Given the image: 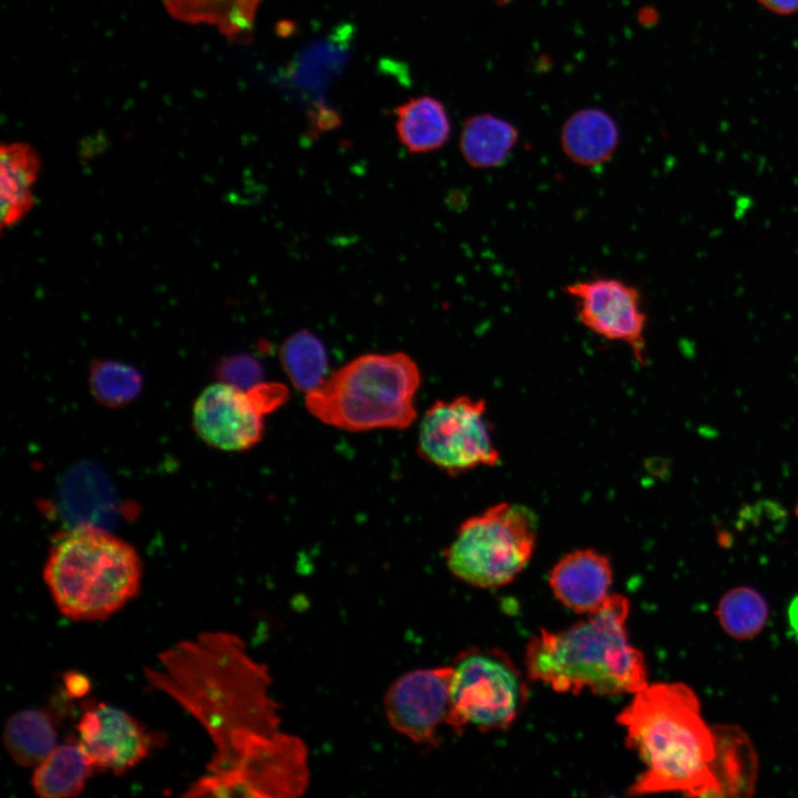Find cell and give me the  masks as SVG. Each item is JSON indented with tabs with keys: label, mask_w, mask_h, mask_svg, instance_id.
I'll return each mask as SVG.
<instances>
[{
	"label": "cell",
	"mask_w": 798,
	"mask_h": 798,
	"mask_svg": "<svg viewBox=\"0 0 798 798\" xmlns=\"http://www.w3.org/2000/svg\"><path fill=\"white\" fill-rule=\"evenodd\" d=\"M57 736L44 712L22 709L7 719L3 745L18 765L31 767L40 764L54 749Z\"/></svg>",
	"instance_id": "20"
},
{
	"label": "cell",
	"mask_w": 798,
	"mask_h": 798,
	"mask_svg": "<svg viewBox=\"0 0 798 798\" xmlns=\"http://www.w3.org/2000/svg\"><path fill=\"white\" fill-rule=\"evenodd\" d=\"M420 382L410 356L366 354L307 392L305 405L313 417L341 430L405 429L416 419Z\"/></svg>",
	"instance_id": "5"
},
{
	"label": "cell",
	"mask_w": 798,
	"mask_h": 798,
	"mask_svg": "<svg viewBox=\"0 0 798 798\" xmlns=\"http://www.w3.org/2000/svg\"><path fill=\"white\" fill-rule=\"evenodd\" d=\"M65 683L69 692L74 695H82L88 688V682L80 675H70Z\"/></svg>",
	"instance_id": "27"
},
{
	"label": "cell",
	"mask_w": 798,
	"mask_h": 798,
	"mask_svg": "<svg viewBox=\"0 0 798 798\" xmlns=\"http://www.w3.org/2000/svg\"><path fill=\"white\" fill-rule=\"evenodd\" d=\"M145 678L187 710L214 745L205 774L185 792L268 796L282 789L284 765L275 757V715L267 674L226 632H203L160 654Z\"/></svg>",
	"instance_id": "1"
},
{
	"label": "cell",
	"mask_w": 798,
	"mask_h": 798,
	"mask_svg": "<svg viewBox=\"0 0 798 798\" xmlns=\"http://www.w3.org/2000/svg\"><path fill=\"white\" fill-rule=\"evenodd\" d=\"M79 741L95 768L115 775L141 763L153 738L129 713L105 703L89 705L78 724Z\"/></svg>",
	"instance_id": "12"
},
{
	"label": "cell",
	"mask_w": 798,
	"mask_h": 798,
	"mask_svg": "<svg viewBox=\"0 0 798 798\" xmlns=\"http://www.w3.org/2000/svg\"><path fill=\"white\" fill-rule=\"evenodd\" d=\"M218 375L222 381L248 389L262 382L263 370L260 364L252 356L235 355L222 361Z\"/></svg>",
	"instance_id": "25"
},
{
	"label": "cell",
	"mask_w": 798,
	"mask_h": 798,
	"mask_svg": "<svg viewBox=\"0 0 798 798\" xmlns=\"http://www.w3.org/2000/svg\"><path fill=\"white\" fill-rule=\"evenodd\" d=\"M260 0H163L170 16L190 24L215 27L229 41L252 34Z\"/></svg>",
	"instance_id": "17"
},
{
	"label": "cell",
	"mask_w": 798,
	"mask_h": 798,
	"mask_svg": "<svg viewBox=\"0 0 798 798\" xmlns=\"http://www.w3.org/2000/svg\"><path fill=\"white\" fill-rule=\"evenodd\" d=\"M538 519L525 505L501 502L464 520L444 552L450 572L475 587L511 583L530 562Z\"/></svg>",
	"instance_id": "6"
},
{
	"label": "cell",
	"mask_w": 798,
	"mask_h": 798,
	"mask_svg": "<svg viewBox=\"0 0 798 798\" xmlns=\"http://www.w3.org/2000/svg\"><path fill=\"white\" fill-rule=\"evenodd\" d=\"M93 397L111 408L123 407L141 391L142 376L131 365L116 360H95L90 367Z\"/></svg>",
	"instance_id": "24"
},
{
	"label": "cell",
	"mask_w": 798,
	"mask_h": 798,
	"mask_svg": "<svg viewBox=\"0 0 798 798\" xmlns=\"http://www.w3.org/2000/svg\"><path fill=\"white\" fill-rule=\"evenodd\" d=\"M94 768L79 739H70L37 765L32 787L43 798L74 797L84 789Z\"/></svg>",
	"instance_id": "19"
},
{
	"label": "cell",
	"mask_w": 798,
	"mask_h": 798,
	"mask_svg": "<svg viewBox=\"0 0 798 798\" xmlns=\"http://www.w3.org/2000/svg\"><path fill=\"white\" fill-rule=\"evenodd\" d=\"M613 582L610 560L592 549L563 555L552 567L549 583L555 597L579 614H591L608 598Z\"/></svg>",
	"instance_id": "13"
},
{
	"label": "cell",
	"mask_w": 798,
	"mask_h": 798,
	"mask_svg": "<svg viewBox=\"0 0 798 798\" xmlns=\"http://www.w3.org/2000/svg\"><path fill=\"white\" fill-rule=\"evenodd\" d=\"M620 143L614 119L598 108H585L570 115L560 133L565 156L580 166H598L612 158Z\"/></svg>",
	"instance_id": "15"
},
{
	"label": "cell",
	"mask_w": 798,
	"mask_h": 798,
	"mask_svg": "<svg viewBox=\"0 0 798 798\" xmlns=\"http://www.w3.org/2000/svg\"><path fill=\"white\" fill-rule=\"evenodd\" d=\"M715 775L719 796H745L754 788L756 760L748 738L737 728H715Z\"/></svg>",
	"instance_id": "21"
},
{
	"label": "cell",
	"mask_w": 798,
	"mask_h": 798,
	"mask_svg": "<svg viewBox=\"0 0 798 798\" xmlns=\"http://www.w3.org/2000/svg\"><path fill=\"white\" fill-rule=\"evenodd\" d=\"M446 723L456 732L505 729L516 719L528 697L522 673L498 648L471 649L452 666Z\"/></svg>",
	"instance_id": "7"
},
{
	"label": "cell",
	"mask_w": 798,
	"mask_h": 798,
	"mask_svg": "<svg viewBox=\"0 0 798 798\" xmlns=\"http://www.w3.org/2000/svg\"><path fill=\"white\" fill-rule=\"evenodd\" d=\"M142 564L126 541L83 524L58 533L43 579L59 611L74 621H100L139 592Z\"/></svg>",
	"instance_id": "4"
},
{
	"label": "cell",
	"mask_w": 798,
	"mask_h": 798,
	"mask_svg": "<svg viewBox=\"0 0 798 798\" xmlns=\"http://www.w3.org/2000/svg\"><path fill=\"white\" fill-rule=\"evenodd\" d=\"M288 399L279 382H259L248 389L219 380L196 398L192 420L208 446L229 452L252 449L265 432L264 417Z\"/></svg>",
	"instance_id": "9"
},
{
	"label": "cell",
	"mask_w": 798,
	"mask_h": 798,
	"mask_svg": "<svg viewBox=\"0 0 798 798\" xmlns=\"http://www.w3.org/2000/svg\"><path fill=\"white\" fill-rule=\"evenodd\" d=\"M41 170V160L30 144L2 143L0 149L1 229L21 222L33 208V187Z\"/></svg>",
	"instance_id": "14"
},
{
	"label": "cell",
	"mask_w": 798,
	"mask_h": 798,
	"mask_svg": "<svg viewBox=\"0 0 798 798\" xmlns=\"http://www.w3.org/2000/svg\"><path fill=\"white\" fill-rule=\"evenodd\" d=\"M519 141L518 129L509 121L489 113L468 117L460 134V152L464 162L477 170L504 164Z\"/></svg>",
	"instance_id": "18"
},
{
	"label": "cell",
	"mask_w": 798,
	"mask_h": 798,
	"mask_svg": "<svg viewBox=\"0 0 798 798\" xmlns=\"http://www.w3.org/2000/svg\"><path fill=\"white\" fill-rule=\"evenodd\" d=\"M789 623L798 638V596L791 602L788 610Z\"/></svg>",
	"instance_id": "28"
},
{
	"label": "cell",
	"mask_w": 798,
	"mask_h": 798,
	"mask_svg": "<svg viewBox=\"0 0 798 798\" xmlns=\"http://www.w3.org/2000/svg\"><path fill=\"white\" fill-rule=\"evenodd\" d=\"M630 601L611 594L589 617L564 631L541 630L525 649L528 676L557 693H636L647 686L643 654L628 641Z\"/></svg>",
	"instance_id": "3"
},
{
	"label": "cell",
	"mask_w": 798,
	"mask_h": 798,
	"mask_svg": "<svg viewBox=\"0 0 798 798\" xmlns=\"http://www.w3.org/2000/svg\"><path fill=\"white\" fill-rule=\"evenodd\" d=\"M279 359L294 387L306 393L328 377L326 348L307 329H299L284 340L279 348Z\"/></svg>",
	"instance_id": "22"
},
{
	"label": "cell",
	"mask_w": 798,
	"mask_h": 798,
	"mask_svg": "<svg viewBox=\"0 0 798 798\" xmlns=\"http://www.w3.org/2000/svg\"><path fill=\"white\" fill-rule=\"evenodd\" d=\"M452 672V666H441L398 677L383 700L391 727L417 744H433L440 724L447 720Z\"/></svg>",
	"instance_id": "11"
},
{
	"label": "cell",
	"mask_w": 798,
	"mask_h": 798,
	"mask_svg": "<svg viewBox=\"0 0 798 798\" xmlns=\"http://www.w3.org/2000/svg\"><path fill=\"white\" fill-rule=\"evenodd\" d=\"M485 416L487 405L480 398L437 400L421 420L418 453L450 475L497 466L500 452Z\"/></svg>",
	"instance_id": "8"
},
{
	"label": "cell",
	"mask_w": 798,
	"mask_h": 798,
	"mask_svg": "<svg viewBox=\"0 0 798 798\" xmlns=\"http://www.w3.org/2000/svg\"><path fill=\"white\" fill-rule=\"evenodd\" d=\"M763 8L777 16L798 13V0H756Z\"/></svg>",
	"instance_id": "26"
},
{
	"label": "cell",
	"mask_w": 798,
	"mask_h": 798,
	"mask_svg": "<svg viewBox=\"0 0 798 798\" xmlns=\"http://www.w3.org/2000/svg\"><path fill=\"white\" fill-rule=\"evenodd\" d=\"M580 323L595 335L627 345L635 359L646 357L647 316L640 290L617 278L596 277L567 284Z\"/></svg>",
	"instance_id": "10"
},
{
	"label": "cell",
	"mask_w": 798,
	"mask_h": 798,
	"mask_svg": "<svg viewBox=\"0 0 798 798\" xmlns=\"http://www.w3.org/2000/svg\"><path fill=\"white\" fill-rule=\"evenodd\" d=\"M617 722L645 770L631 795L679 791L719 796L715 775L716 736L700 715L695 693L681 683L647 685L635 693Z\"/></svg>",
	"instance_id": "2"
},
{
	"label": "cell",
	"mask_w": 798,
	"mask_h": 798,
	"mask_svg": "<svg viewBox=\"0 0 798 798\" xmlns=\"http://www.w3.org/2000/svg\"><path fill=\"white\" fill-rule=\"evenodd\" d=\"M399 142L413 154L441 149L449 140L451 123L441 101L422 95L409 99L395 110Z\"/></svg>",
	"instance_id": "16"
},
{
	"label": "cell",
	"mask_w": 798,
	"mask_h": 798,
	"mask_svg": "<svg viewBox=\"0 0 798 798\" xmlns=\"http://www.w3.org/2000/svg\"><path fill=\"white\" fill-rule=\"evenodd\" d=\"M796 514H797V516H798V504H797V508H796Z\"/></svg>",
	"instance_id": "29"
},
{
	"label": "cell",
	"mask_w": 798,
	"mask_h": 798,
	"mask_svg": "<svg viewBox=\"0 0 798 798\" xmlns=\"http://www.w3.org/2000/svg\"><path fill=\"white\" fill-rule=\"evenodd\" d=\"M717 616L733 637L747 640L757 635L767 622L768 607L763 596L747 586L728 591L719 601Z\"/></svg>",
	"instance_id": "23"
}]
</instances>
